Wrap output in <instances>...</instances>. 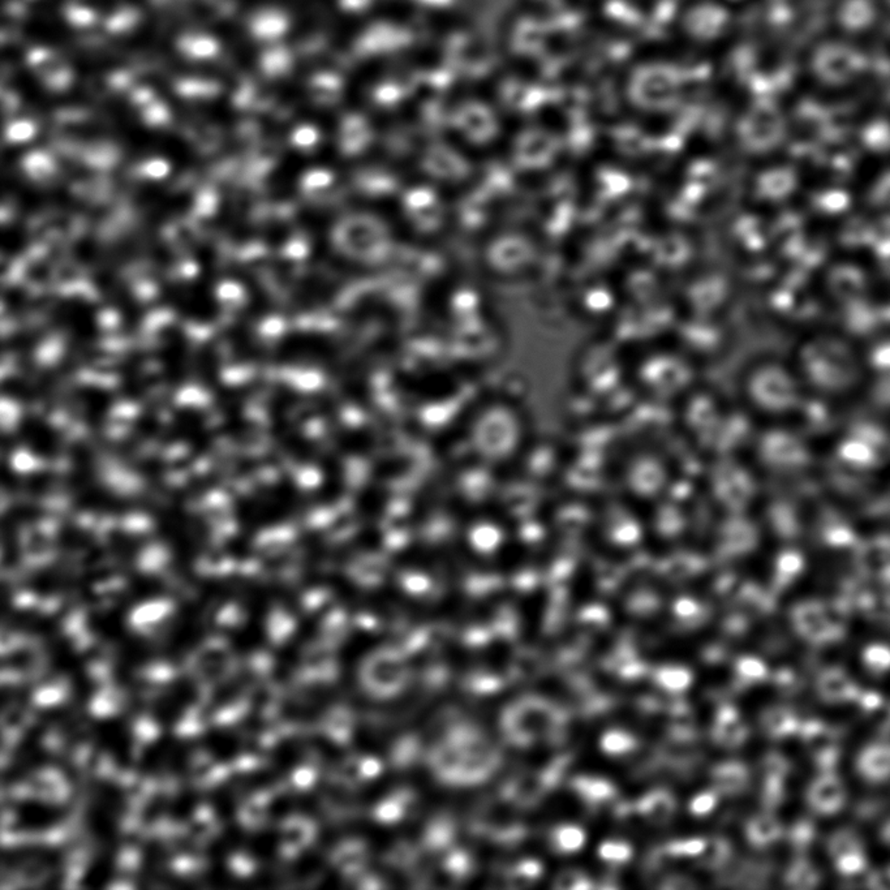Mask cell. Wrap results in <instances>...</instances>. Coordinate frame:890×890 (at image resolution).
Instances as JSON below:
<instances>
[{"label":"cell","mask_w":890,"mask_h":890,"mask_svg":"<svg viewBox=\"0 0 890 890\" xmlns=\"http://www.w3.org/2000/svg\"><path fill=\"white\" fill-rule=\"evenodd\" d=\"M719 796L720 793L716 789L697 794L690 804L691 813L700 817L708 815L719 804Z\"/></svg>","instance_id":"21"},{"label":"cell","mask_w":890,"mask_h":890,"mask_svg":"<svg viewBox=\"0 0 890 890\" xmlns=\"http://www.w3.org/2000/svg\"><path fill=\"white\" fill-rule=\"evenodd\" d=\"M575 792L579 794L580 798L591 808L601 807V805L612 802L617 798L618 792L612 782L601 777H592V776H580L573 781Z\"/></svg>","instance_id":"6"},{"label":"cell","mask_w":890,"mask_h":890,"mask_svg":"<svg viewBox=\"0 0 890 890\" xmlns=\"http://www.w3.org/2000/svg\"><path fill=\"white\" fill-rule=\"evenodd\" d=\"M141 22L142 14L139 8L131 5L114 7L102 17L104 32L115 37L131 36L134 31H137Z\"/></svg>","instance_id":"8"},{"label":"cell","mask_w":890,"mask_h":890,"mask_svg":"<svg viewBox=\"0 0 890 890\" xmlns=\"http://www.w3.org/2000/svg\"><path fill=\"white\" fill-rule=\"evenodd\" d=\"M712 778L717 792L726 795H735L742 793L749 786V772L744 764L728 761L712 770Z\"/></svg>","instance_id":"7"},{"label":"cell","mask_w":890,"mask_h":890,"mask_svg":"<svg viewBox=\"0 0 890 890\" xmlns=\"http://www.w3.org/2000/svg\"><path fill=\"white\" fill-rule=\"evenodd\" d=\"M726 650L722 646H712L708 647L707 649L703 652V658L704 661L709 662V664H713V662H721L725 658Z\"/></svg>","instance_id":"27"},{"label":"cell","mask_w":890,"mask_h":890,"mask_svg":"<svg viewBox=\"0 0 890 890\" xmlns=\"http://www.w3.org/2000/svg\"><path fill=\"white\" fill-rule=\"evenodd\" d=\"M811 881H813V875H811L810 869L802 863L794 866L787 874V883L792 886H796V888L808 886Z\"/></svg>","instance_id":"24"},{"label":"cell","mask_w":890,"mask_h":890,"mask_svg":"<svg viewBox=\"0 0 890 890\" xmlns=\"http://www.w3.org/2000/svg\"><path fill=\"white\" fill-rule=\"evenodd\" d=\"M634 855L631 845L624 841H605L598 848V857L613 865H623Z\"/></svg>","instance_id":"18"},{"label":"cell","mask_w":890,"mask_h":890,"mask_svg":"<svg viewBox=\"0 0 890 890\" xmlns=\"http://www.w3.org/2000/svg\"><path fill=\"white\" fill-rule=\"evenodd\" d=\"M557 888L561 889H582L588 890L595 888V884L591 878L580 871H566L557 880Z\"/></svg>","instance_id":"22"},{"label":"cell","mask_w":890,"mask_h":890,"mask_svg":"<svg viewBox=\"0 0 890 890\" xmlns=\"http://www.w3.org/2000/svg\"><path fill=\"white\" fill-rule=\"evenodd\" d=\"M553 839L561 853H577L585 846L586 834L577 825H562L554 831Z\"/></svg>","instance_id":"17"},{"label":"cell","mask_w":890,"mask_h":890,"mask_svg":"<svg viewBox=\"0 0 890 890\" xmlns=\"http://www.w3.org/2000/svg\"><path fill=\"white\" fill-rule=\"evenodd\" d=\"M177 52L188 60H210L221 51V41L201 29H186L175 40Z\"/></svg>","instance_id":"3"},{"label":"cell","mask_w":890,"mask_h":890,"mask_svg":"<svg viewBox=\"0 0 890 890\" xmlns=\"http://www.w3.org/2000/svg\"><path fill=\"white\" fill-rule=\"evenodd\" d=\"M747 839L755 848L761 849L772 845L780 839L781 825L770 815H758L749 820L746 828Z\"/></svg>","instance_id":"11"},{"label":"cell","mask_w":890,"mask_h":890,"mask_svg":"<svg viewBox=\"0 0 890 890\" xmlns=\"http://www.w3.org/2000/svg\"><path fill=\"white\" fill-rule=\"evenodd\" d=\"M749 737V729L740 720V713L731 704L721 705L713 728V740L721 746H740Z\"/></svg>","instance_id":"4"},{"label":"cell","mask_w":890,"mask_h":890,"mask_svg":"<svg viewBox=\"0 0 890 890\" xmlns=\"http://www.w3.org/2000/svg\"><path fill=\"white\" fill-rule=\"evenodd\" d=\"M639 746L640 744H639L635 735L620 731V729L606 731L600 740L601 749L609 757H624V755L634 754Z\"/></svg>","instance_id":"15"},{"label":"cell","mask_w":890,"mask_h":890,"mask_svg":"<svg viewBox=\"0 0 890 890\" xmlns=\"http://www.w3.org/2000/svg\"><path fill=\"white\" fill-rule=\"evenodd\" d=\"M669 740L696 742L695 716L683 700H674L669 705Z\"/></svg>","instance_id":"9"},{"label":"cell","mask_w":890,"mask_h":890,"mask_svg":"<svg viewBox=\"0 0 890 890\" xmlns=\"http://www.w3.org/2000/svg\"><path fill=\"white\" fill-rule=\"evenodd\" d=\"M652 679L661 690L670 694L685 693L693 685L694 676L690 669L679 665H664L652 671Z\"/></svg>","instance_id":"10"},{"label":"cell","mask_w":890,"mask_h":890,"mask_svg":"<svg viewBox=\"0 0 890 890\" xmlns=\"http://www.w3.org/2000/svg\"><path fill=\"white\" fill-rule=\"evenodd\" d=\"M761 726L772 738H782L795 731L792 712L784 707H770L761 714Z\"/></svg>","instance_id":"12"},{"label":"cell","mask_w":890,"mask_h":890,"mask_svg":"<svg viewBox=\"0 0 890 890\" xmlns=\"http://www.w3.org/2000/svg\"><path fill=\"white\" fill-rule=\"evenodd\" d=\"M855 147L876 166L890 162V113L876 111L863 116L855 127Z\"/></svg>","instance_id":"1"},{"label":"cell","mask_w":890,"mask_h":890,"mask_svg":"<svg viewBox=\"0 0 890 890\" xmlns=\"http://www.w3.org/2000/svg\"><path fill=\"white\" fill-rule=\"evenodd\" d=\"M63 17L76 31H90L102 20L101 14L95 7H90L86 3L78 0L64 5Z\"/></svg>","instance_id":"14"},{"label":"cell","mask_w":890,"mask_h":890,"mask_svg":"<svg viewBox=\"0 0 890 890\" xmlns=\"http://www.w3.org/2000/svg\"><path fill=\"white\" fill-rule=\"evenodd\" d=\"M705 843H707V840L703 839L677 840V841L667 843L664 848L671 858L697 857L702 853Z\"/></svg>","instance_id":"19"},{"label":"cell","mask_w":890,"mask_h":890,"mask_svg":"<svg viewBox=\"0 0 890 890\" xmlns=\"http://www.w3.org/2000/svg\"><path fill=\"white\" fill-rule=\"evenodd\" d=\"M677 804L668 790L656 789L636 804V811L653 824H667L676 813Z\"/></svg>","instance_id":"5"},{"label":"cell","mask_w":890,"mask_h":890,"mask_svg":"<svg viewBox=\"0 0 890 890\" xmlns=\"http://www.w3.org/2000/svg\"><path fill=\"white\" fill-rule=\"evenodd\" d=\"M769 678V670L761 659L744 656L735 662V682L738 688H746L755 683H761Z\"/></svg>","instance_id":"13"},{"label":"cell","mask_w":890,"mask_h":890,"mask_svg":"<svg viewBox=\"0 0 890 890\" xmlns=\"http://www.w3.org/2000/svg\"><path fill=\"white\" fill-rule=\"evenodd\" d=\"M676 613L678 615L679 621H681L682 626L686 627V629L699 626L702 623L703 618H704V615L702 614V610L697 608L695 604L690 603V601H681L676 606Z\"/></svg>","instance_id":"23"},{"label":"cell","mask_w":890,"mask_h":890,"mask_svg":"<svg viewBox=\"0 0 890 890\" xmlns=\"http://www.w3.org/2000/svg\"><path fill=\"white\" fill-rule=\"evenodd\" d=\"M860 200L878 221L890 222V162L876 166L860 191Z\"/></svg>","instance_id":"2"},{"label":"cell","mask_w":890,"mask_h":890,"mask_svg":"<svg viewBox=\"0 0 890 890\" xmlns=\"http://www.w3.org/2000/svg\"><path fill=\"white\" fill-rule=\"evenodd\" d=\"M582 622L585 623L586 629L598 631L605 629L608 624V615L603 610H586L582 615Z\"/></svg>","instance_id":"25"},{"label":"cell","mask_w":890,"mask_h":890,"mask_svg":"<svg viewBox=\"0 0 890 890\" xmlns=\"http://www.w3.org/2000/svg\"><path fill=\"white\" fill-rule=\"evenodd\" d=\"M697 862L702 867L711 869L722 868L731 859V846L726 840L714 837L707 840L702 853L697 855Z\"/></svg>","instance_id":"16"},{"label":"cell","mask_w":890,"mask_h":890,"mask_svg":"<svg viewBox=\"0 0 890 890\" xmlns=\"http://www.w3.org/2000/svg\"><path fill=\"white\" fill-rule=\"evenodd\" d=\"M764 776H766V780L764 784L767 785H782L784 784L785 776L787 773V763L785 758L777 754H769L766 758L763 764Z\"/></svg>","instance_id":"20"},{"label":"cell","mask_w":890,"mask_h":890,"mask_svg":"<svg viewBox=\"0 0 890 890\" xmlns=\"http://www.w3.org/2000/svg\"><path fill=\"white\" fill-rule=\"evenodd\" d=\"M695 884L691 883L690 878L681 876V875L667 877L661 884L662 889H688L695 888Z\"/></svg>","instance_id":"26"}]
</instances>
